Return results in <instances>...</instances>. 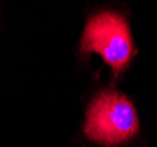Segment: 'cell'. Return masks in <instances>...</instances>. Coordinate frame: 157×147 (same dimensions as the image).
I'll return each instance as SVG.
<instances>
[{
  "mask_svg": "<svg viewBox=\"0 0 157 147\" xmlns=\"http://www.w3.org/2000/svg\"><path fill=\"white\" fill-rule=\"evenodd\" d=\"M138 116L132 102L116 91H102L86 111L84 132L87 139L103 146H117L138 132Z\"/></svg>",
  "mask_w": 157,
  "mask_h": 147,
  "instance_id": "2",
  "label": "cell"
},
{
  "mask_svg": "<svg viewBox=\"0 0 157 147\" xmlns=\"http://www.w3.org/2000/svg\"><path fill=\"white\" fill-rule=\"evenodd\" d=\"M80 54L97 53L118 78L128 68L136 50L125 17L105 9L91 16L80 39Z\"/></svg>",
  "mask_w": 157,
  "mask_h": 147,
  "instance_id": "1",
  "label": "cell"
}]
</instances>
